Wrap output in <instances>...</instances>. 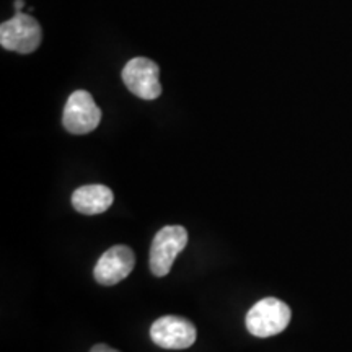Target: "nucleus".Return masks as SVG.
Returning <instances> with one entry per match:
<instances>
[{
  "mask_svg": "<svg viewBox=\"0 0 352 352\" xmlns=\"http://www.w3.org/2000/svg\"><path fill=\"white\" fill-rule=\"evenodd\" d=\"M292 311L283 300L266 297L250 308L246 314V329L256 338H270L283 333L289 327Z\"/></svg>",
  "mask_w": 352,
  "mask_h": 352,
  "instance_id": "1",
  "label": "nucleus"
},
{
  "mask_svg": "<svg viewBox=\"0 0 352 352\" xmlns=\"http://www.w3.org/2000/svg\"><path fill=\"white\" fill-rule=\"evenodd\" d=\"M90 352H120V351L113 349V347H109L107 344H96V346L91 347Z\"/></svg>",
  "mask_w": 352,
  "mask_h": 352,
  "instance_id": "9",
  "label": "nucleus"
},
{
  "mask_svg": "<svg viewBox=\"0 0 352 352\" xmlns=\"http://www.w3.org/2000/svg\"><path fill=\"white\" fill-rule=\"evenodd\" d=\"M160 69L147 57H135L122 69V80L135 96L142 100H155L162 95Z\"/></svg>",
  "mask_w": 352,
  "mask_h": 352,
  "instance_id": "5",
  "label": "nucleus"
},
{
  "mask_svg": "<svg viewBox=\"0 0 352 352\" xmlns=\"http://www.w3.org/2000/svg\"><path fill=\"white\" fill-rule=\"evenodd\" d=\"M134 252L126 245H116L107 250L96 263L94 276L101 285H114L124 280L134 270Z\"/></svg>",
  "mask_w": 352,
  "mask_h": 352,
  "instance_id": "7",
  "label": "nucleus"
},
{
  "mask_svg": "<svg viewBox=\"0 0 352 352\" xmlns=\"http://www.w3.org/2000/svg\"><path fill=\"white\" fill-rule=\"evenodd\" d=\"M100 121L101 109L88 91L77 90L69 96L63 114V124L70 134H88L98 127Z\"/></svg>",
  "mask_w": 352,
  "mask_h": 352,
  "instance_id": "4",
  "label": "nucleus"
},
{
  "mask_svg": "<svg viewBox=\"0 0 352 352\" xmlns=\"http://www.w3.org/2000/svg\"><path fill=\"white\" fill-rule=\"evenodd\" d=\"M188 243V232L182 226H166L158 230L151 246V271L157 277H165L171 271L175 259Z\"/></svg>",
  "mask_w": 352,
  "mask_h": 352,
  "instance_id": "2",
  "label": "nucleus"
},
{
  "mask_svg": "<svg viewBox=\"0 0 352 352\" xmlns=\"http://www.w3.org/2000/svg\"><path fill=\"white\" fill-rule=\"evenodd\" d=\"M23 6H25L23 0H16V2H15V8H16V12H21V8H23Z\"/></svg>",
  "mask_w": 352,
  "mask_h": 352,
  "instance_id": "10",
  "label": "nucleus"
},
{
  "mask_svg": "<svg viewBox=\"0 0 352 352\" xmlns=\"http://www.w3.org/2000/svg\"><path fill=\"white\" fill-rule=\"evenodd\" d=\"M113 191L104 184H85L76 189L72 195V206L77 212L85 215L103 214L111 208Z\"/></svg>",
  "mask_w": 352,
  "mask_h": 352,
  "instance_id": "8",
  "label": "nucleus"
},
{
  "mask_svg": "<svg viewBox=\"0 0 352 352\" xmlns=\"http://www.w3.org/2000/svg\"><path fill=\"white\" fill-rule=\"evenodd\" d=\"M41 26L33 16L16 12L6 23L0 26V44L8 51L30 54L41 44Z\"/></svg>",
  "mask_w": 352,
  "mask_h": 352,
  "instance_id": "3",
  "label": "nucleus"
},
{
  "mask_svg": "<svg viewBox=\"0 0 352 352\" xmlns=\"http://www.w3.org/2000/svg\"><path fill=\"white\" fill-rule=\"evenodd\" d=\"M196 327L183 316H162L151 327L152 341L164 349H188L196 342Z\"/></svg>",
  "mask_w": 352,
  "mask_h": 352,
  "instance_id": "6",
  "label": "nucleus"
}]
</instances>
